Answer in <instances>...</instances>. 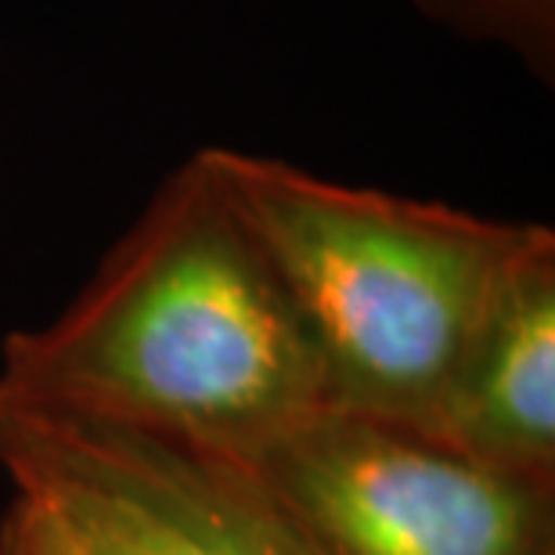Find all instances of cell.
Returning <instances> with one entry per match:
<instances>
[{
    "mask_svg": "<svg viewBox=\"0 0 555 555\" xmlns=\"http://www.w3.org/2000/svg\"><path fill=\"white\" fill-rule=\"evenodd\" d=\"M422 433L491 469L555 483V235L524 253Z\"/></svg>",
    "mask_w": 555,
    "mask_h": 555,
    "instance_id": "obj_4",
    "label": "cell"
},
{
    "mask_svg": "<svg viewBox=\"0 0 555 555\" xmlns=\"http://www.w3.org/2000/svg\"><path fill=\"white\" fill-rule=\"evenodd\" d=\"M94 429L144 491L206 538L217 555H325L228 454L149 433Z\"/></svg>",
    "mask_w": 555,
    "mask_h": 555,
    "instance_id": "obj_6",
    "label": "cell"
},
{
    "mask_svg": "<svg viewBox=\"0 0 555 555\" xmlns=\"http://www.w3.org/2000/svg\"><path fill=\"white\" fill-rule=\"evenodd\" d=\"M206 152L304 321L328 408L426 429L545 224L328 181L274 155Z\"/></svg>",
    "mask_w": 555,
    "mask_h": 555,
    "instance_id": "obj_2",
    "label": "cell"
},
{
    "mask_svg": "<svg viewBox=\"0 0 555 555\" xmlns=\"http://www.w3.org/2000/svg\"><path fill=\"white\" fill-rule=\"evenodd\" d=\"M0 555H76V548L37 505L15 494L0 519Z\"/></svg>",
    "mask_w": 555,
    "mask_h": 555,
    "instance_id": "obj_8",
    "label": "cell"
},
{
    "mask_svg": "<svg viewBox=\"0 0 555 555\" xmlns=\"http://www.w3.org/2000/svg\"><path fill=\"white\" fill-rule=\"evenodd\" d=\"M0 465L76 555H217L144 491L87 422L0 408Z\"/></svg>",
    "mask_w": 555,
    "mask_h": 555,
    "instance_id": "obj_5",
    "label": "cell"
},
{
    "mask_svg": "<svg viewBox=\"0 0 555 555\" xmlns=\"http://www.w3.org/2000/svg\"><path fill=\"white\" fill-rule=\"evenodd\" d=\"M0 408L246 451L325 412V375L206 149L51 321L0 347Z\"/></svg>",
    "mask_w": 555,
    "mask_h": 555,
    "instance_id": "obj_1",
    "label": "cell"
},
{
    "mask_svg": "<svg viewBox=\"0 0 555 555\" xmlns=\"http://www.w3.org/2000/svg\"><path fill=\"white\" fill-rule=\"evenodd\" d=\"M422 18L462 40L508 51L538 80L555 69V0H412Z\"/></svg>",
    "mask_w": 555,
    "mask_h": 555,
    "instance_id": "obj_7",
    "label": "cell"
},
{
    "mask_svg": "<svg viewBox=\"0 0 555 555\" xmlns=\"http://www.w3.org/2000/svg\"><path fill=\"white\" fill-rule=\"evenodd\" d=\"M235 459L325 555H555V483L325 408Z\"/></svg>",
    "mask_w": 555,
    "mask_h": 555,
    "instance_id": "obj_3",
    "label": "cell"
}]
</instances>
